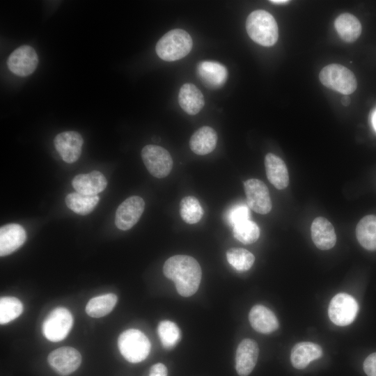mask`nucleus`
Segmentation results:
<instances>
[{
    "mask_svg": "<svg viewBox=\"0 0 376 376\" xmlns=\"http://www.w3.org/2000/svg\"><path fill=\"white\" fill-rule=\"evenodd\" d=\"M47 361L58 375L67 376L79 367L81 356L79 351L73 347H62L51 352Z\"/></svg>",
    "mask_w": 376,
    "mask_h": 376,
    "instance_id": "9b49d317",
    "label": "nucleus"
},
{
    "mask_svg": "<svg viewBox=\"0 0 376 376\" xmlns=\"http://www.w3.org/2000/svg\"><path fill=\"white\" fill-rule=\"evenodd\" d=\"M247 219H250V211L247 204H236L232 206L226 213V220L233 227Z\"/></svg>",
    "mask_w": 376,
    "mask_h": 376,
    "instance_id": "473e14b6",
    "label": "nucleus"
},
{
    "mask_svg": "<svg viewBox=\"0 0 376 376\" xmlns=\"http://www.w3.org/2000/svg\"><path fill=\"white\" fill-rule=\"evenodd\" d=\"M319 79L324 86L345 95L352 94L357 87L354 73L340 64L332 63L324 67L319 74Z\"/></svg>",
    "mask_w": 376,
    "mask_h": 376,
    "instance_id": "39448f33",
    "label": "nucleus"
},
{
    "mask_svg": "<svg viewBox=\"0 0 376 376\" xmlns=\"http://www.w3.org/2000/svg\"><path fill=\"white\" fill-rule=\"evenodd\" d=\"M100 197L96 196L84 195L78 192L70 193L65 198L68 207L80 215L91 213L97 205Z\"/></svg>",
    "mask_w": 376,
    "mask_h": 376,
    "instance_id": "a878e982",
    "label": "nucleus"
},
{
    "mask_svg": "<svg viewBox=\"0 0 376 376\" xmlns=\"http://www.w3.org/2000/svg\"><path fill=\"white\" fill-rule=\"evenodd\" d=\"M311 238L320 250H329L333 248L336 242V235L331 223L324 217H318L311 226Z\"/></svg>",
    "mask_w": 376,
    "mask_h": 376,
    "instance_id": "f3484780",
    "label": "nucleus"
},
{
    "mask_svg": "<svg viewBox=\"0 0 376 376\" xmlns=\"http://www.w3.org/2000/svg\"><path fill=\"white\" fill-rule=\"evenodd\" d=\"M157 332L163 347L168 350L173 348L181 338L180 329L173 322L169 320L161 321Z\"/></svg>",
    "mask_w": 376,
    "mask_h": 376,
    "instance_id": "7c9ffc66",
    "label": "nucleus"
},
{
    "mask_svg": "<svg viewBox=\"0 0 376 376\" xmlns=\"http://www.w3.org/2000/svg\"><path fill=\"white\" fill-rule=\"evenodd\" d=\"M73 324L71 313L64 307H56L44 320L42 331L52 342H58L68 336Z\"/></svg>",
    "mask_w": 376,
    "mask_h": 376,
    "instance_id": "423d86ee",
    "label": "nucleus"
},
{
    "mask_svg": "<svg viewBox=\"0 0 376 376\" xmlns=\"http://www.w3.org/2000/svg\"><path fill=\"white\" fill-rule=\"evenodd\" d=\"M233 233L240 242L249 244L256 242L260 236V229L256 223L247 219L233 227Z\"/></svg>",
    "mask_w": 376,
    "mask_h": 376,
    "instance_id": "c756f323",
    "label": "nucleus"
},
{
    "mask_svg": "<svg viewBox=\"0 0 376 376\" xmlns=\"http://www.w3.org/2000/svg\"><path fill=\"white\" fill-rule=\"evenodd\" d=\"M196 72L203 84L211 89L221 88L228 78L227 68L216 61H203L198 63Z\"/></svg>",
    "mask_w": 376,
    "mask_h": 376,
    "instance_id": "2eb2a0df",
    "label": "nucleus"
},
{
    "mask_svg": "<svg viewBox=\"0 0 376 376\" xmlns=\"http://www.w3.org/2000/svg\"><path fill=\"white\" fill-rule=\"evenodd\" d=\"M217 142L216 131L209 126H203L196 130L191 136L189 147L195 154L205 155L214 150Z\"/></svg>",
    "mask_w": 376,
    "mask_h": 376,
    "instance_id": "5701e85b",
    "label": "nucleus"
},
{
    "mask_svg": "<svg viewBox=\"0 0 376 376\" xmlns=\"http://www.w3.org/2000/svg\"><path fill=\"white\" fill-rule=\"evenodd\" d=\"M142 160L154 177L163 178L171 171L173 159L170 153L164 148L157 145H147L141 150Z\"/></svg>",
    "mask_w": 376,
    "mask_h": 376,
    "instance_id": "0eeeda50",
    "label": "nucleus"
},
{
    "mask_svg": "<svg viewBox=\"0 0 376 376\" xmlns=\"http://www.w3.org/2000/svg\"><path fill=\"white\" fill-rule=\"evenodd\" d=\"M38 63L35 49L29 45H22L14 50L8 56V69L15 75L26 77L34 72Z\"/></svg>",
    "mask_w": 376,
    "mask_h": 376,
    "instance_id": "9d476101",
    "label": "nucleus"
},
{
    "mask_svg": "<svg viewBox=\"0 0 376 376\" xmlns=\"http://www.w3.org/2000/svg\"><path fill=\"white\" fill-rule=\"evenodd\" d=\"M247 205L254 212L266 214L272 209V201L268 188L261 180L251 178L244 182Z\"/></svg>",
    "mask_w": 376,
    "mask_h": 376,
    "instance_id": "1a4fd4ad",
    "label": "nucleus"
},
{
    "mask_svg": "<svg viewBox=\"0 0 376 376\" xmlns=\"http://www.w3.org/2000/svg\"><path fill=\"white\" fill-rule=\"evenodd\" d=\"M84 139L75 131H65L58 134L54 139L55 148L67 163L75 162L80 157Z\"/></svg>",
    "mask_w": 376,
    "mask_h": 376,
    "instance_id": "ddd939ff",
    "label": "nucleus"
},
{
    "mask_svg": "<svg viewBox=\"0 0 376 376\" xmlns=\"http://www.w3.org/2000/svg\"><path fill=\"white\" fill-rule=\"evenodd\" d=\"M180 214L186 223L194 224L201 219L203 210L196 197L189 196L180 201Z\"/></svg>",
    "mask_w": 376,
    "mask_h": 376,
    "instance_id": "cd10ccee",
    "label": "nucleus"
},
{
    "mask_svg": "<svg viewBox=\"0 0 376 376\" xmlns=\"http://www.w3.org/2000/svg\"><path fill=\"white\" fill-rule=\"evenodd\" d=\"M228 263L237 271L249 270L255 261L252 253L242 248H231L226 253Z\"/></svg>",
    "mask_w": 376,
    "mask_h": 376,
    "instance_id": "2f4dec72",
    "label": "nucleus"
},
{
    "mask_svg": "<svg viewBox=\"0 0 376 376\" xmlns=\"http://www.w3.org/2000/svg\"><path fill=\"white\" fill-rule=\"evenodd\" d=\"M265 166L268 180L276 189H283L289 185V175L285 162L273 153L265 157Z\"/></svg>",
    "mask_w": 376,
    "mask_h": 376,
    "instance_id": "aec40b11",
    "label": "nucleus"
},
{
    "mask_svg": "<svg viewBox=\"0 0 376 376\" xmlns=\"http://www.w3.org/2000/svg\"><path fill=\"white\" fill-rule=\"evenodd\" d=\"M249 320L254 330L262 334H269L279 328L275 314L263 305L253 306L249 314Z\"/></svg>",
    "mask_w": 376,
    "mask_h": 376,
    "instance_id": "6ab92c4d",
    "label": "nucleus"
},
{
    "mask_svg": "<svg viewBox=\"0 0 376 376\" xmlns=\"http://www.w3.org/2000/svg\"><path fill=\"white\" fill-rule=\"evenodd\" d=\"M323 354L322 347L312 342H301L295 345L291 350L290 361L294 368L304 369L313 361Z\"/></svg>",
    "mask_w": 376,
    "mask_h": 376,
    "instance_id": "412c9836",
    "label": "nucleus"
},
{
    "mask_svg": "<svg viewBox=\"0 0 376 376\" xmlns=\"http://www.w3.org/2000/svg\"><path fill=\"white\" fill-rule=\"evenodd\" d=\"M168 370L165 365L157 363L151 366L148 376H167Z\"/></svg>",
    "mask_w": 376,
    "mask_h": 376,
    "instance_id": "f704fd0d",
    "label": "nucleus"
},
{
    "mask_svg": "<svg viewBox=\"0 0 376 376\" xmlns=\"http://www.w3.org/2000/svg\"><path fill=\"white\" fill-rule=\"evenodd\" d=\"M272 3L277 4V5H284L288 4L290 3V1L288 0H271L269 1Z\"/></svg>",
    "mask_w": 376,
    "mask_h": 376,
    "instance_id": "c9c22d12",
    "label": "nucleus"
},
{
    "mask_svg": "<svg viewBox=\"0 0 376 376\" xmlns=\"http://www.w3.org/2000/svg\"><path fill=\"white\" fill-rule=\"evenodd\" d=\"M178 102L180 107L189 115L197 114L205 105L203 93L195 85L190 83H186L180 87Z\"/></svg>",
    "mask_w": 376,
    "mask_h": 376,
    "instance_id": "4be33fe9",
    "label": "nucleus"
},
{
    "mask_svg": "<svg viewBox=\"0 0 376 376\" xmlns=\"http://www.w3.org/2000/svg\"><path fill=\"white\" fill-rule=\"evenodd\" d=\"M115 294L101 295L91 299L86 306V313L92 318H101L109 314L117 302Z\"/></svg>",
    "mask_w": 376,
    "mask_h": 376,
    "instance_id": "bb28decb",
    "label": "nucleus"
},
{
    "mask_svg": "<svg viewBox=\"0 0 376 376\" xmlns=\"http://www.w3.org/2000/svg\"><path fill=\"white\" fill-rule=\"evenodd\" d=\"M363 367L368 376H376V352L370 354L366 357Z\"/></svg>",
    "mask_w": 376,
    "mask_h": 376,
    "instance_id": "72a5a7b5",
    "label": "nucleus"
},
{
    "mask_svg": "<svg viewBox=\"0 0 376 376\" xmlns=\"http://www.w3.org/2000/svg\"><path fill=\"white\" fill-rule=\"evenodd\" d=\"M359 306L356 299L347 293H338L331 300L328 315L331 321L338 326H347L356 318Z\"/></svg>",
    "mask_w": 376,
    "mask_h": 376,
    "instance_id": "6e6552de",
    "label": "nucleus"
},
{
    "mask_svg": "<svg viewBox=\"0 0 376 376\" xmlns=\"http://www.w3.org/2000/svg\"><path fill=\"white\" fill-rule=\"evenodd\" d=\"M259 348L256 341L245 338L239 344L235 355V369L240 376H247L258 360Z\"/></svg>",
    "mask_w": 376,
    "mask_h": 376,
    "instance_id": "4468645a",
    "label": "nucleus"
},
{
    "mask_svg": "<svg viewBox=\"0 0 376 376\" xmlns=\"http://www.w3.org/2000/svg\"><path fill=\"white\" fill-rule=\"evenodd\" d=\"M118 346L123 357L130 363H139L148 356L151 345L147 336L139 329H129L118 337Z\"/></svg>",
    "mask_w": 376,
    "mask_h": 376,
    "instance_id": "20e7f679",
    "label": "nucleus"
},
{
    "mask_svg": "<svg viewBox=\"0 0 376 376\" xmlns=\"http://www.w3.org/2000/svg\"><path fill=\"white\" fill-rule=\"evenodd\" d=\"M246 30L255 42L264 47H271L278 40L277 23L274 17L264 10H256L249 15Z\"/></svg>",
    "mask_w": 376,
    "mask_h": 376,
    "instance_id": "f03ea898",
    "label": "nucleus"
},
{
    "mask_svg": "<svg viewBox=\"0 0 376 376\" xmlns=\"http://www.w3.org/2000/svg\"><path fill=\"white\" fill-rule=\"evenodd\" d=\"M334 27L341 39L347 42L355 41L362 30L359 20L350 13L338 15L334 21Z\"/></svg>",
    "mask_w": 376,
    "mask_h": 376,
    "instance_id": "b1692460",
    "label": "nucleus"
},
{
    "mask_svg": "<svg viewBox=\"0 0 376 376\" xmlns=\"http://www.w3.org/2000/svg\"><path fill=\"white\" fill-rule=\"evenodd\" d=\"M373 123H374L375 128L376 129V115L374 117Z\"/></svg>",
    "mask_w": 376,
    "mask_h": 376,
    "instance_id": "4c0bfd02",
    "label": "nucleus"
},
{
    "mask_svg": "<svg viewBox=\"0 0 376 376\" xmlns=\"http://www.w3.org/2000/svg\"><path fill=\"white\" fill-rule=\"evenodd\" d=\"M356 236L359 243L368 251L376 250V216L366 215L357 224Z\"/></svg>",
    "mask_w": 376,
    "mask_h": 376,
    "instance_id": "393cba45",
    "label": "nucleus"
},
{
    "mask_svg": "<svg viewBox=\"0 0 376 376\" xmlns=\"http://www.w3.org/2000/svg\"><path fill=\"white\" fill-rule=\"evenodd\" d=\"M193 41L185 30L176 29L168 31L157 42L155 51L166 61H174L186 56L191 50Z\"/></svg>",
    "mask_w": 376,
    "mask_h": 376,
    "instance_id": "7ed1b4c3",
    "label": "nucleus"
},
{
    "mask_svg": "<svg viewBox=\"0 0 376 376\" xmlns=\"http://www.w3.org/2000/svg\"><path fill=\"white\" fill-rule=\"evenodd\" d=\"M72 185L78 193L96 196L106 189L107 180L101 172L93 171L75 176L72 180Z\"/></svg>",
    "mask_w": 376,
    "mask_h": 376,
    "instance_id": "a211bd4d",
    "label": "nucleus"
},
{
    "mask_svg": "<svg viewBox=\"0 0 376 376\" xmlns=\"http://www.w3.org/2000/svg\"><path fill=\"white\" fill-rule=\"evenodd\" d=\"M26 240L25 229L17 224H8L0 228V256L11 254L21 247Z\"/></svg>",
    "mask_w": 376,
    "mask_h": 376,
    "instance_id": "dca6fc26",
    "label": "nucleus"
},
{
    "mask_svg": "<svg viewBox=\"0 0 376 376\" xmlns=\"http://www.w3.org/2000/svg\"><path fill=\"white\" fill-rule=\"evenodd\" d=\"M341 103L343 106H348L350 103V99L348 96L345 95L341 99Z\"/></svg>",
    "mask_w": 376,
    "mask_h": 376,
    "instance_id": "e433bc0d",
    "label": "nucleus"
},
{
    "mask_svg": "<svg viewBox=\"0 0 376 376\" xmlns=\"http://www.w3.org/2000/svg\"><path fill=\"white\" fill-rule=\"evenodd\" d=\"M144 208L145 203L141 197L132 196L126 198L116 210V226L122 230L130 229L138 222Z\"/></svg>",
    "mask_w": 376,
    "mask_h": 376,
    "instance_id": "f8f14e48",
    "label": "nucleus"
},
{
    "mask_svg": "<svg viewBox=\"0 0 376 376\" xmlns=\"http://www.w3.org/2000/svg\"><path fill=\"white\" fill-rule=\"evenodd\" d=\"M163 272L174 282L178 292L182 297H190L198 289L202 271L197 260L191 256H171L164 263Z\"/></svg>",
    "mask_w": 376,
    "mask_h": 376,
    "instance_id": "f257e3e1",
    "label": "nucleus"
},
{
    "mask_svg": "<svg viewBox=\"0 0 376 376\" xmlns=\"http://www.w3.org/2000/svg\"><path fill=\"white\" fill-rule=\"evenodd\" d=\"M23 311L21 301L15 297H2L0 299V324H5L19 317Z\"/></svg>",
    "mask_w": 376,
    "mask_h": 376,
    "instance_id": "c85d7f7f",
    "label": "nucleus"
}]
</instances>
